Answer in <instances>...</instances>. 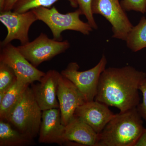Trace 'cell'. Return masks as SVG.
Returning a JSON list of instances; mask_svg holds the SVG:
<instances>
[{
    "label": "cell",
    "mask_w": 146,
    "mask_h": 146,
    "mask_svg": "<svg viewBox=\"0 0 146 146\" xmlns=\"http://www.w3.org/2000/svg\"><path fill=\"white\" fill-rule=\"evenodd\" d=\"M42 114L32 90L29 86L11 114L8 122L19 132L33 140L39 135Z\"/></svg>",
    "instance_id": "obj_3"
},
{
    "label": "cell",
    "mask_w": 146,
    "mask_h": 146,
    "mask_svg": "<svg viewBox=\"0 0 146 146\" xmlns=\"http://www.w3.org/2000/svg\"><path fill=\"white\" fill-rule=\"evenodd\" d=\"M29 85L17 80L9 89L0 102V120L8 121L11 114Z\"/></svg>",
    "instance_id": "obj_15"
},
{
    "label": "cell",
    "mask_w": 146,
    "mask_h": 146,
    "mask_svg": "<svg viewBox=\"0 0 146 146\" xmlns=\"http://www.w3.org/2000/svg\"><path fill=\"white\" fill-rule=\"evenodd\" d=\"M61 122L66 125L74 117L76 109L86 103V98L76 86L60 74L57 90Z\"/></svg>",
    "instance_id": "obj_10"
},
{
    "label": "cell",
    "mask_w": 146,
    "mask_h": 146,
    "mask_svg": "<svg viewBox=\"0 0 146 146\" xmlns=\"http://www.w3.org/2000/svg\"><path fill=\"white\" fill-rule=\"evenodd\" d=\"M94 14L103 16L112 26V37L125 41L133 26L119 0H93Z\"/></svg>",
    "instance_id": "obj_7"
},
{
    "label": "cell",
    "mask_w": 146,
    "mask_h": 146,
    "mask_svg": "<svg viewBox=\"0 0 146 146\" xmlns=\"http://www.w3.org/2000/svg\"><path fill=\"white\" fill-rule=\"evenodd\" d=\"M17 81V77L12 68L0 62V92H7Z\"/></svg>",
    "instance_id": "obj_19"
},
{
    "label": "cell",
    "mask_w": 146,
    "mask_h": 146,
    "mask_svg": "<svg viewBox=\"0 0 146 146\" xmlns=\"http://www.w3.org/2000/svg\"><path fill=\"white\" fill-rule=\"evenodd\" d=\"M5 0H0V11H2L3 9Z\"/></svg>",
    "instance_id": "obj_25"
},
{
    "label": "cell",
    "mask_w": 146,
    "mask_h": 146,
    "mask_svg": "<svg viewBox=\"0 0 146 146\" xmlns=\"http://www.w3.org/2000/svg\"><path fill=\"white\" fill-rule=\"evenodd\" d=\"M98 134L86 123L74 116L65 126V145L97 146Z\"/></svg>",
    "instance_id": "obj_14"
},
{
    "label": "cell",
    "mask_w": 146,
    "mask_h": 146,
    "mask_svg": "<svg viewBox=\"0 0 146 146\" xmlns=\"http://www.w3.org/2000/svg\"><path fill=\"white\" fill-rule=\"evenodd\" d=\"M93 0H77L79 9L81 10L82 15H84L87 19V23L94 29H98L97 25L92 11V3Z\"/></svg>",
    "instance_id": "obj_20"
},
{
    "label": "cell",
    "mask_w": 146,
    "mask_h": 146,
    "mask_svg": "<svg viewBox=\"0 0 146 146\" xmlns=\"http://www.w3.org/2000/svg\"><path fill=\"white\" fill-rule=\"evenodd\" d=\"M108 107L95 100L86 102L76 109L74 116L90 126L99 134L115 115Z\"/></svg>",
    "instance_id": "obj_12"
},
{
    "label": "cell",
    "mask_w": 146,
    "mask_h": 146,
    "mask_svg": "<svg viewBox=\"0 0 146 146\" xmlns=\"http://www.w3.org/2000/svg\"><path fill=\"white\" fill-rule=\"evenodd\" d=\"M65 125L61 122L59 108L43 110L39 131V143L63 145L65 143Z\"/></svg>",
    "instance_id": "obj_13"
},
{
    "label": "cell",
    "mask_w": 146,
    "mask_h": 146,
    "mask_svg": "<svg viewBox=\"0 0 146 146\" xmlns=\"http://www.w3.org/2000/svg\"><path fill=\"white\" fill-rule=\"evenodd\" d=\"M120 3L125 11H133L143 14L146 12V0H122Z\"/></svg>",
    "instance_id": "obj_21"
},
{
    "label": "cell",
    "mask_w": 146,
    "mask_h": 146,
    "mask_svg": "<svg viewBox=\"0 0 146 146\" xmlns=\"http://www.w3.org/2000/svg\"><path fill=\"white\" fill-rule=\"evenodd\" d=\"M107 60L104 54L95 67L85 71H79L76 62H71L60 74L73 82L85 97L86 102L95 100L101 74L105 70Z\"/></svg>",
    "instance_id": "obj_6"
},
{
    "label": "cell",
    "mask_w": 146,
    "mask_h": 146,
    "mask_svg": "<svg viewBox=\"0 0 146 146\" xmlns=\"http://www.w3.org/2000/svg\"><path fill=\"white\" fill-rule=\"evenodd\" d=\"M127 48L137 52L146 48V18L143 16L128 35L125 41Z\"/></svg>",
    "instance_id": "obj_17"
},
{
    "label": "cell",
    "mask_w": 146,
    "mask_h": 146,
    "mask_svg": "<svg viewBox=\"0 0 146 146\" xmlns=\"http://www.w3.org/2000/svg\"><path fill=\"white\" fill-rule=\"evenodd\" d=\"M60 75V73L55 70H50L38 83L32 84L31 88L35 98L42 111L59 108L56 94Z\"/></svg>",
    "instance_id": "obj_11"
},
{
    "label": "cell",
    "mask_w": 146,
    "mask_h": 146,
    "mask_svg": "<svg viewBox=\"0 0 146 146\" xmlns=\"http://www.w3.org/2000/svg\"><path fill=\"white\" fill-rule=\"evenodd\" d=\"M0 62L12 68L17 80L27 84L40 81L46 73L34 67L11 43L1 47Z\"/></svg>",
    "instance_id": "obj_9"
},
{
    "label": "cell",
    "mask_w": 146,
    "mask_h": 146,
    "mask_svg": "<svg viewBox=\"0 0 146 146\" xmlns=\"http://www.w3.org/2000/svg\"><path fill=\"white\" fill-rule=\"evenodd\" d=\"M137 108L115 115L98 136L97 146H134L145 127Z\"/></svg>",
    "instance_id": "obj_2"
},
{
    "label": "cell",
    "mask_w": 146,
    "mask_h": 146,
    "mask_svg": "<svg viewBox=\"0 0 146 146\" xmlns=\"http://www.w3.org/2000/svg\"><path fill=\"white\" fill-rule=\"evenodd\" d=\"M34 144L7 121L0 120V146H25Z\"/></svg>",
    "instance_id": "obj_16"
},
{
    "label": "cell",
    "mask_w": 146,
    "mask_h": 146,
    "mask_svg": "<svg viewBox=\"0 0 146 146\" xmlns=\"http://www.w3.org/2000/svg\"><path fill=\"white\" fill-rule=\"evenodd\" d=\"M139 90L143 94V101L138 104L137 109L141 117L146 121V78L141 83Z\"/></svg>",
    "instance_id": "obj_22"
},
{
    "label": "cell",
    "mask_w": 146,
    "mask_h": 146,
    "mask_svg": "<svg viewBox=\"0 0 146 146\" xmlns=\"http://www.w3.org/2000/svg\"><path fill=\"white\" fill-rule=\"evenodd\" d=\"M32 10L38 21H42L49 28L55 40L62 41V33L65 31H74L88 35L94 29L88 23L80 20V17L82 13L79 8L65 14L59 13L54 6L50 8L40 7Z\"/></svg>",
    "instance_id": "obj_4"
},
{
    "label": "cell",
    "mask_w": 146,
    "mask_h": 146,
    "mask_svg": "<svg viewBox=\"0 0 146 146\" xmlns=\"http://www.w3.org/2000/svg\"><path fill=\"white\" fill-rule=\"evenodd\" d=\"M18 1V0H5L2 11H8L13 10L14 5Z\"/></svg>",
    "instance_id": "obj_23"
},
{
    "label": "cell",
    "mask_w": 146,
    "mask_h": 146,
    "mask_svg": "<svg viewBox=\"0 0 146 146\" xmlns=\"http://www.w3.org/2000/svg\"><path fill=\"white\" fill-rule=\"evenodd\" d=\"M58 1L59 0H18L12 11L18 13H24L40 7L50 8L54 4ZM67 1L73 8L78 7L77 0Z\"/></svg>",
    "instance_id": "obj_18"
},
{
    "label": "cell",
    "mask_w": 146,
    "mask_h": 146,
    "mask_svg": "<svg viewBox=\"0 0 146 146\" xmlns=\"http://www.w3.org/2000/svg\"><path fill=\"white\" fill-rule=\"evenodd\" d=\"M146 73L131 66L109 68L100 77L95 100L113 106L123 112L140 104L138 91Z\"/></svg>",
    "instance_id": "obj_1"
},
{
    "label": "cell",
    "mask_w": 146,
    "mask_h": 146,
    "mask_svg": "<svg viewBox=\"0 0 146 146\" xmlns=\"http://www.w3.org/2000/svg\"><path fill=\"white\" fill-rule=\"evenodd\" d=\"M134 146H146V127L138 139Z\"/></svg>",
    "instance_id": "obj_24"
},
{
    "label": "cell",
    "mask_w": 146,
    "mask_h": 146,
    "mask_svg": "<svg viewBox=\"0 0 146 146\" xmlns=\"http://www.w3.org/2000/svg\"><path fill=\"white\" fill-rule=\"evenodd\" d=\"M37 21V17L32 10L24 13L12 10L0 11V21L7 31L5 38L0 43V46H4L14 40H19L22 45L29 43L30 28Z\"/></svg>",
    "instance_id": "obj_8"
},
{
    "label": "cell",
    "mask_w": 146,
    "mask_h": 146,
    "mask_svg": "<svg viewBox=\"0 0 146 146\" xmlns=\"http://www.w3.org/2000/svg\"><path fill=\"white\" fill-rule=\"evenodd\" d=\"M70 47L68 40L50 39L43 33L32 42L17 46L21 53L36 68L43 62L65 52Z\"/></svg>",
    "instance_id": "obj_5"
}]
</instances>
